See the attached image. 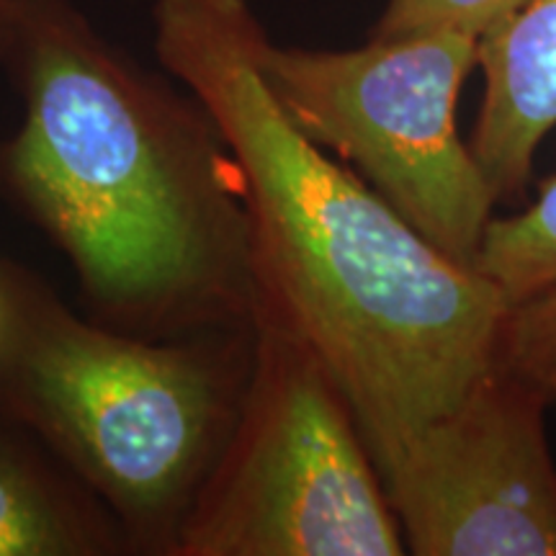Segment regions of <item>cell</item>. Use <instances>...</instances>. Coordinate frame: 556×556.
Returning a JSON list of instances; mask_svg holds the SVG:
<instances>
[{
	"label": "cell",
	"mask_w": 556,
	"mask_h": 556,
	"mask_svg": "<svg viewBox=\"0 0 556 556\" xmlns=\"http://www.w3.org/2000/svg\"><path fill=\"white\" fill-rule=\"evenodd\" d=\"M248 0H157L155 52L214 124L248 219L258 302L328 368L374 464L495 366L497 283L422 238L283 111Z\"/></svg>",
	"instance_id": "6da1fadb"
},
{
	"label": "cell",
	"mask_w": 556,
	"mask_h": 556,
	"mask_svg": "<svg viewBox=\"0 0 556 556\" xmlns=\"http://www.w3.org/2000/svg\"><path fill=\"white\" fill-rule=\"evenodd\" d=\"M9 60L26 103L9 180L106 325H253L245 208L199 103L129 62L67 0H34Z\"/></svg>",
	"instance_id": "7a4b0ae2"
},
{
	"label": "cell",
	"mask_w": 556,
	"mask_h": 556,
	"mask_svg": "<svg viewBox=\"0 0 556 556\" xmlns=\"http://www.w3.org/2000/svg\"><path fill=\"white\" fill-rule=\"evenodd\" d=\"M0 394L131 533L176 544L238 417L235 343H148L0 278Z\"/></svg>",
	"instance_id": "3957f363"
},
{
	"label": "cell",
	"mask_w": 556,
	"mask_h": 556,
	"mask_svg": "<svg viewBox=\"0 0 556 556\" xmlns=\"http://www.w3.org/2000/svg\"><path fill=\"white\" fill-rule=\"evenodd\" d=\"M242 402L180 523V556H400L405 533L315 351L255 304Z\"/></svg>",
	"instance_id": "277c9868"
},
{
	"label": "cell",
	"mask_w": 556,
	"mask_h": 556,
	"mask_svg": "<svg viewBox=\"0 0 556 556\" xmlns=\"http://www.w3.org/2000/svg\"><path fill=\"white\" fill-rule=\"evenodd\" d=\"M258 67L299 129L336 152L422 238L475 266L497 197L456 127L479 39L458 31L371 37L356 50L278 47Z\"/></svg>",
	"instance_id": "5b68a950"
},
{
	"label": "cell",
	"mask_w": 556,
	"mask_h": 556,
	"mask_svg": "<svg viewBox=\"0 0 556 556\" xmlns=\"http://www.w3.org/2000/svg\"><path fill=\"white\" fill-rule=\"evenodd\" d=\"M536 389L497 364L377 469L417 556H556V464Z\"/></svg>",
	"instance_id": "8992f818"
},
{
	"label": "cell",
	"mask_w": 556,
	"mask_h": 556,
	"mask_svg": "<svg viewBox=\"0 0 556 556\" xmlns=\"http://www.w3.org/2000/svg\"><path fill=\"white\" fill-rule=\"evenodd\" d=\"M482 106L469 148L497 204L526 201L533 160L556 127V0H526L479 39Z\"/></svg>",
	"instance_id": "52a82bcc"
},
{
	"label": "cell",
	"mask_w": 556,
	"mask_h": 556,
	"mask_svg": "<svg viewBox=\"0 0 556 556\" xmlns=\"http://www.w3.org/2000/svg\"><path fill=\"white\" fill-rule=\"evenodd\" d=\"M119 546L99 507L0 435V556L109 554Z\"/></svg>",
	"instance_id": "ba28073f"
},
{
	"label": "cell",
	"mask_w": 556,
	"mask_h": 556,
	"mask_svg": "<svg viewBox=\"0 0 556 556\" xmlns=\"http://www.w3.org/2000/svg\"><path fill=\"white\" fill-rule=\"evenodd\" d=\"M475 268L497 283L510 304L556 287V176L546 178L520 212L490 222Z\"/></svg>",
	"instance_id": "9c48e42d"
},
{
	"label": "cell",
	"mask_w": 556,
	"mask_h": 556,
	"mask_svg": "<svg viewBox=\"0 0 556 556\" xmlns=\"http://www.w3.org/2000/svg\"><path fill=\"white\" fill-rule=\"evenodd\" d=\"M495 364L556 405V287L510 304Z\"/></svg>",
	"instance_id": "30bf717a"
},
{
	"label": "cell",
	"mask_w": 556,
	"mask_h": 556,
	"mask_svg": "<svg viewBox=\"0 0 556 556\" xmlns=\"http://www.w3.org/2000/svg\"><path fill=\"white\" fill-rule=\"evenodd\" d=\"M526 0H389L371 37L458 31L482 39Z\"/></svg>",
	"instance_id": "8fae6325"
},
{
	"label": "cell",
	"mask_w": 556,
	"mask_h": 556,
	"mask_svg": "<svg viewBox=\"0 0 556 556\" xmlns=\"http://www.w3.org/2000/svg\"><path fill=\"white\" fill-rule=\"evenodd\" d=\"M34 0H0V58H9Z\"/></svg>",
	"instance_id": "7c38bea8"
},
{
	"label": "cell",
	"mask_w": 556,
	"mask_h": 556,
	"mask_svg": "<svg viewBox=\"0 0 556 556\" xmlns=\"http://www.w3.org/2000/svg\"><path fill=\"white\" fill-rule=\"evenodd\" d=\"M0 323H3V299H0Z\"/></svg>",
	"instance_id": "4fadbf2b"
}]
</instances>
